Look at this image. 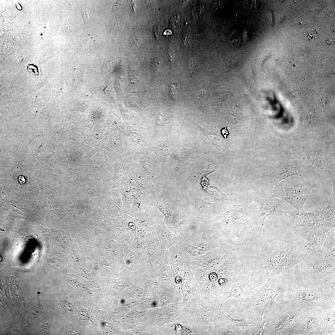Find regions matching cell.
Here are the masks:
<instances>
[{
  "label": "cell",
  "instance_id": "f1b7e54d",
  "mask_svg": "<svg viewBox=\"0 0 335 335\" xmlns=\"http://www.w3.org/2000/svg\"><path fill=\"white\" fill-rule=\"evenodd\" d=\"M189 263L194 278L200 286L208 280V275L211 272L208 268L197 260Z\"/></svg>",
  "mask_w": 335,
  "mask_h": 335
},
{
  "label": "cell",
  "instance_id": "ee69618b",
  "mask_svg": "<svg viewBox=\"0 0 335 335\" xmlns=\"http://www.w3.org/2000/svg\"><path fill=\"white\" fill-rule=\"evenodd\" d=\"M268 16L269 20L270 21L271 23H272V22L273 21V13L271 12H270Z\"/></svg>",
  "mask_w": 335,
  "mask_h": 335
},
{
  "label": "cell",
  "instance_id": "277c9868",
  "mask_svg": "<svg viewBox=\"0 0 335 335\" xmlns=\"http://www.w3.org/2000/svg\"><path fill=\"white\" fill-rule=\"evenodd\" d=\"M294 272L295 282L298 284L322 285L324 279L335 274V261L328 259L308 247L306 258L296 266Z\"/></svg>",
  "mask_w": 335,
  "mask_h": 335
},
{
  "label": "cell",
  "instance_id": "ac0fdd59",
  "mask_svg": "<svg viewBox=\"0 0 335 335\" xmlns=\"http://www.w3.org/2000/svg\"><path fill=\"white\" fill-rule=\"evenodd\" d=\"M191 195L195 205L194 214L199 221L204 220L210 222L221 213L222 203L207 202L194 194Z\"/></svg>",
  "mask_w": 335,
  "mask_h": 335
},
{
  "label": "cell",
  "instance_id": "30bf717a",
  "mask_svg": "<svg viewBox=\"0 0 335 335\" xmlns=\"http://www.w3.org/2000/svg\"><path fill=\"white\" fill-rule=\"evenodd\" d=\"M286 203V201L272 196L264 190L255 193L249 205L253 226L263 228L266 218L270 215H277L278 207Z\"/></svg>",
  "mask_w": 335,
  "mask_h": 335
},
{
  "label": "cell",
  "instance_id": "d6a6232c",
  "mask_svg": "<svg viewBox=\"0 0 335 335\" xmlns=\"http://www.w3.org/2000/svg\"><path fill=\"white\" fill-rule=\"evenodd\" d=\"M61 306L64 313L69 315H71L73 312V306L72 305L65 300L62 301L60 303Z\"/></svg>",
  "mask_w": 335,
  "mask_h": 335
},
{
  "label": "cell",
  "instance_id": "ab89813d",
  "mask_svg": "<svg viewBox=\"0 0 335 335\" xmlns=\"http://www.w3.org/2000/svg\"><path fill=\"white\" fill-rule=\"evenodd\" d=\"M196 63L195 58H193L190 59L189 62V67L190 69H193Z\"/></svg>",
  "mask_w": 335,
  "mask_h": 335
},
{
  "label": "cell",
  "instance_id": "d6986e66",
  "mask_svg": "<svg viewBox=\"0 0 335 335\" xmlns=\"http://www.w3.org/2000/svg\"><path fill=\"white\" fill-rule=\"evenodd\" d=\"M165 251L162 250L154 229L150 239L145 244L143 265L150 266H157L164 258Z\"/></svg>",
  "mask_w": 335,
  "mask_h": 335
},
{
  "label": "cell",
  "instance_id": "4fadbf2b",
  "mask_svg": "<svg viewBox=\"0 0 335 335\" xmlns=\"http://www.w3.org/2000/svg\"><path fill=\"white\" fill-rule=\"evenodd\" d=\"M262 284L256 279L253 273L250 272L236 280L229 290L221 293V297L224 302L231 297L237 298L240 302L238 313L242 303L247 304L250 302L254 289Z\"/></svg>",
  "mask_w": 335,
  "mask_h": 335
},
{
  "label": "cell",
  "instance_id": "ffe728a7",
  "mask_svg": "<svg viewBox=\"0 0 335 335\" xmlns=\"http://www.w3.org/2000/svg\"><path fill=\"white\" fill-rule=\"evenodd\" d=\"M228 248H217L212 249L197 260L208 268L211 272L217 273L223 264Z\"/></svg>",
  "mask_w": 335,
  "mask_h": 335
},
{
  "label": "cell",
  "instance_id": "8992f818",
  "mask_svg": "<svg viewBox=\"0 0 335 335\" xmlns=\"http://www.w3.org/2000/svg\"><path fill=\"white\" fill-rule=\"evenodd\" d=\"M267 307L270 311L265 316L264 335H287L301 316V309L292 301L281 300Z\"/></svg>",
  "mask_w": 335,
  "mask_h": 335
},
{
  "label": "cell",
  "instance_id": "7402d4cb",
  "mask_svg": "<svg viewBox=\"0 0 335 335\" xmlns=\"http://www.w3.org/2000/svg\"><path fill=\"white\" fill-rule=\"evenodd\" d=\"M220 315L222 318L226 328L235 335H252L250 329V321L249 318L242 315L241 319H234L229 315H226L222 309Z\"/></svg>",
  "mask_w": 335,
  "mask_h": 335
},
{
  "label": "cell",
  "instance_id": "7dc6e473",
  "mask_svg": "<svg viewBox=\"0 0 335 335\" xmlns=\"http://www.w3.org/2000/svg\"><path fill=\"white\" fill-rule=\"evenodd\" d=\"M124 302H125V301H124V300H121V303H124Z\"/></svg>",
  "mask_w": 335,
  "mask_h": 335
},
{
  "label": "cell",
  "instance_id": "7c38bea8",
  "mask_svg": "<svg viewBox=\"0 0 335 335\" xmlns=\"http://www.w3.org/2000/svg\"><path fill=\"white\" fill-rule=\"evenodd\" d=\"M295 175L306 176L302 169L301 162L292 156H286L271 173L263 176L264 190L276 185L283 180Z\"/></svg>",
  "mask_w": 335,
  "mask_h": 335
},
{
  "label": "cell",
  "instance_id": "603a6c76",
  "mask_svg": "<svg viewBox=\"0 0 335 335\" xmlns=\"http://www.w3.org/2000/svg\"><path fill=\"white\" fill-rule=\"evenodd\" d=\"M315 213V211L307 212L304 210L299 211L297 210L289 211L278 209L277 212V215L285 219L288 222V227L293 230L298 227H302L304 222L307 219L313 217Z\"/></svg>",
  "mask_w": 335,
  "mask_h": 335
},
{
  "label": "cell",
  "instance_id": "d590c367",
  "mask_svg": "<svg viewBox=\"0 0 335 335\" xmlns=\"http://www.w3.org/2000/svg\"><path fill=\"white\" fill-rule=\"evenodd\" d=\"M174 51L172 47H170L168 49L167 55L169 60L172 61L174 57Z\"/></svg>",
  "mask_w": 335,
  "mask_h": 335
},
{
  "label": "cell",
  "instance_id": "ba28073f",
  "mask_svg": "<svg viewBox=\"0 0 335 335\" xmlns=\"http://www.w3.org/2000/svg\"><path fill=\"white\" fill-rule=\"evenodd\" d=\"M250 272L239 250L228 249L224 262L217 272L221 293L228 291L236 280Z\"/></svg>",
  "mask_w": 335,
  "mask_h": 335
},
{
  "label": "cell",
  "instance_id": "8fae6325",
  "mask_svg": "<svg viewBox=\"0 0 335 335\" xmlns=\"http://www.w3.org/2000/svg\"><path fill=\"white\" fill-rule=\"evenodd\" d=\"M319 187L316 184H312L308 187L298 188L278 184L265 190L272 196L288 202L296 210L303 211V207L306 200L317 193Z\"/></svg>",
  "mask_w": 335,
  "mask_h": 335
},
{
  "label": "cell",
  "instance_id": "8d00e7d4",
  "mask_svg": "<svg viewBox=\"0 0 335 335\" xmlns=\"http://www.w3.org/2000/svg\"><path fill=\"white\" fill-rule=\"evenodd\" d=\"M208 280L212 282H217V273L213 272H211L208 275Z\"/></svg>",
  "mask_w": 335,
  "mask_h": 335
},
{
  "label": "cell",
  "instance_id": "4316f807",
  "mask_svg": "<svg viewBox=\"0 0 335 335\" xmlns=\"http://www.w3.org/2000/svg\"><path fill=\"white\" fill-rule=\"evenodd\" d=\"M317 251L327 259L335 261V227L327 233L324 242Z\"/></svg>",
  "mask_w": 335,
  "mask_h": 335
},
{
  "label": "cell",
  "instance_id": "e0dca14e",
  "mask_svg": "<svg viewBox=\"0 0 335 335\" xmlns=\"http://www.w3.org/2000/svg\"><path fill=\"white\" fill-rule=\"evenodd\" d=\"M163 218L162 214L159 211H154L151 221L159 240L161 249L166 251L175 243L176 237L166 226Z\"/></svg>",
  "mask_w": 335,
  "mask_h": 335
},
{
  "label": "cell",
  "instance_id": "2e32d148",
  "mask_svg": "<svg viewBox=\"0 0 335 335\" xmlns=\"http://www.w3.org/2000/svg\"><path fill=\"white\" fill-rule=\"evenodd\" d=\"M267 306L264 305L262 302L254 304L250 302L247 304H244L245 311L241 314L249 318L250 329L252 335H264V327L266 321L263 319V317Z\"/></svg>",
  "mask_w": 335,
  "mask_h": 335
},
{
  "label": "cell",
  "instance_id": "b9f144b4",
  "mask_svg": "<svg viewBox=\"0 0 335 335\" xmlns=\"http://www.w3.org/2000/svg\"><path fill=\"white\" fill-rule=\"evenodd\" d=\"M159 61L157 60L156 59H155L154 62H153L152 66L154 70H156L158 68H159Z\"/></svg>",
  "mask_w": 335,
  "mask_h": 335
},
{
  "label": "cell",
  "instance_id": "4dcf8cb0",
  "mask_svg": "<svg viewBox=\"0 0 335 335\" xmlns=\"http://www.w3.org/2000/svg\"><path fill=\"white\" fill-rule=\"evenodd\" d=\"M317 123L316 118L313 113L309 112L306 115L305 123L307 127L310 128L314 127Z\"/></svg>",
  "mask_w": 335,
  "mask_h": 335
},
{
  "label": "cell",
  "instance_id": "6da1fadb",
  "mask_svg": "<svg viewBox=\"0 0 335 335\" xmlns=\"http://www.w3.org/2000/svg\"><path fill=\"white\" fill-rule=\"evenodd\" d=\"M307 248L294 230L265 233L239 248L250 272L263 284L270 279L295 273L296 266L305 259Z\"/></svg>",
  "mask_w": 335,
  "mask_h": 335
},
{
  "label": "cell",
  "instance_id": "74e56055",
  "mask_svg": "<svg viewBox=\"0 0 335 335\" xmlns=\"http://www.w3.org/2000/svg\"><path fill=\"white\" fill-rule=\"evenodd\" d=\"M79 317L83 319H87L88 318V315L87 312L83 310H81L79 313Z\"/></svg>",
  "mask_w": 335,
  "mask_h": 335
},
{
  "label": "cell",
  "instance_id": "7bdbcfd3",
  "mask_svg": "<svg viewBox=\"0 0 335 335\" xmlns=\"http://www.w3.org/2000/svg\"><path fill=\"white\" fill-rule=\"evenodd\" d=\"M18 181L20 183L23 184L25 182V177L23 176H20L18 178Z\"/></svg>",
  "mask_w": 335,
  "mask_h": 335
},
{
  "label": "cell",
  "instance_id": "bcb514c9",
  "mask_svg": "<svg viewBox=\"0 0 335 335\" xmlns=\"http://www.w3.org/2000/svg\"><path fill=\"white\" fill-rule=\"evenodd\" d=\"M332 41L331 40H328L327 42V43L328 44H330L331 43H332Z\"/></svg>",
  "mask_w": 335,
  "mask_h": 335
},
{
  "label": "cell",
  "instance_id": "9c48e42d",
  "mask_svg": "<svg viewBox=\"0 0 335 335\" xmlns=\"http://www.w3.org/2000/svg\"><path fill=\"white\" fill-rule=\"evenodd\" d=\"M292 289L293 301L301 309L312 306L323 307L335 294L330 288L323 285H306L295 282L292 284Z\"/></svg>",
  "mask_w": 335,
  "mask_h": 335
},
{
  "label": "cell",
  "instance_id": "e575fe53",
  "mask_svg": "<svg viewBox=\"0 0 335 335\" xmlns=\"http://www.w3.org/2000/svg\"><path fill=\"white\" fill-rule=\"evenodd\" d=\"M170 94L174 99H176L178 95L177 83H175L171 84L170 86Z\"/></svg>",
  "mask_w": 335,
  "mask_h": 335
},
{
  "label": "cell",
  "instance_id": "7a4b0ae2",
  "mask_svg": "<svg viewBox=\"0 0 335 335\" xmlns=\"http://www.w3.org/2000/svg\"><path fill=\"white\" fill-rule=\"evenodd\" d=\"M228 209L222 213L219 222H209L210 229L230 247L237 248L247 240L246 236L253 226L249 206L229 203Z\"/></svg>",
  "mask_w": 335,
  "mask_h": 335
},
{
  "label": "cell",
  "instance_id": "484cf974",
  "mask_svg": "<svg viewBox=\"0 0 335 335\" xmlns=\"http://www.w3.org/2000/svg\"><path fill=\"white\" fill-rule=\"evenodd\" d=\"M324 218L331 223H335V190L327 194L316 209Z\"/></svg>",
  "mask_w": 335,
  "mask_h": 335
},
{
  "label": "cell",
  "instance_id": "cb8c5ba5",
  "mask_svg": "<svg viewBox=\"0 0 335 335\" xmlns=\"http://www.w3.org/2000/svg\"><path fill=\"white\" fill-rule=\"evenodd\" d=\"M324 312V325L321 331V335L335 334V294L328 300L323 307Z\"/></svg>",
  "mask_w": 335,
  "mask_h": 335
},
{
  "label": "cell",
  "instance_id": "3957f363",
  "mask_svg": "<svg viewBox=\"0 0 335 335\" xmlns=\"http://www.w3.org/2000/svg\"><path fill=\"white\" fill-rule=\"evenodd\" d=\"M223 302L220 297L211 301L199 292L183 303L182 313L196 335H210L213 323L220 314Z\"/></svg>",
  "mask_w": 335,
  "mask_h": 335
},
{
  "label": "cell",
  "instance_id": "5b68a950",
  "mask_svg": "<svg viewBox=\"0 0 335 335\" xmlns=\"http://www.w3.org/2000/svg\"><path fill=\"white\" fill-rule=\"evenodd\" d=\"M175 243L181 248L188 262L197 260L212 249L229 248L226 243L207 226H199L189 234L176 237Z\"/></svg>",
  "mask_w": 335,
  "mask_h": 335
},
{
  "label": "cell",
  "instance_id": "9a60e30c",
  "mask_svg": "<svg viewBox=\"0 0 335 335\" xmlns=\"http://www.w3.org/2000/svg\"><path fill=\"white\" fill-rule=\"evenodd\" d=\"M329 143H324L322 147L315 148L305 145L303 149L307 159L308 168L313 174L321 170H328L329 162L328 155Z\"/></svg>",
  "mask_w": 335,
  "mask_h": 335
},
{
  "label": "cell",
  "instance_id": "52a82bcc",
  "mask_svg": "<svg viewBox=\"0 0 335 335\" xmlns=\"http://www.w3.org/2000/svg\"><path fill=\"white\" fill-rule=\"evenodd\" d=\"M295 282V274L270 279L258 289L253 290L250 302L270 305L281 300L293 301L292 284Z\"/></svg>",
  "mask_w": 335,
  "mask_h": 335
},
{
  "label": "cell",
  "instance_id": "44dd1931",
  "mask_svg": "<svg viewBox=\"0 0 335 335\" xmlns=\"http://www.w3.org/2000/svg\"><path fill=\"white\" fill-rule=\"evenodd\" d=\"M295 233L300 241L307 247L309 245L314 251L321 247L324 242L327 235L326 233L308 230L302 227L294 230Z\"/></svg>",
  "mask_w": 335,
  "mask_h": 335
},
{
  "label": "cell",
  "instance_id": "1f68e13d",
  "mask_svg": "<svg viewBox=\"0 0 335 335\" xmlns=\"http://www.w3.org/2000/svg\"><path fill=\"white\" fill-rule=\"evenodd\" d=\"M322 285L328 286L335 292V274L328 276L323 280Z\"/></svg>",
  "mask_w": 335,
  "mask_h": 335
},
{
  "label": "cell",
  "instance_id": "d4e9b609",
  "mask_svg": "<svg viewBox=\"0 0 335 335\" xmlns=\"http://www.w3.org/2000/svg\"><path fill=\"white\" fill-rule=\"evenodd\" d=\"M315 211L313 217L306 220L302 227L307 230L326 233L335 227V223H330L319 214L316 209Z\"/></svg>",
  "mask_w": 335,
  "mask_h": 335
},
{
  "label": "cell",
  "instance_id": "836d02e7",
  "mask_svg": "<svg viewBox=\"0 0 335 335\" xmlns=\"http://www.w3.org/2000/svg\"><path fill=\"white\" fill-rule=\"evenodd\" d=\"M81 12L83 20L86 22H88L91 19V13L87 7L83 8Z\"/></svg>",
  "mask_w": 335,
  "mask_h": 335
},
{
  "label": "cell",
  "instance_id": "83f0119b",
  "mask_svg": "<svg viewBox=\"0 0 335 335\" xmlns=\"http://www.w3.org/2000/svg\"><path fill=\"white\" fill-rule=\"evenodd\" d=\"M204 190L207 195L216 203L228 204L230 203L233 197V193H225L216 186H208Z\"/></svg>",
  "mask_w": 335,
  "mask_h": 335
},
{
  "label": "cell",
  "instance_id": "f546056e",
  "mask_svg": "<svg viewBox=\"0 0 335 335\" xmlns=\"http://www.w3.org/2000/svg\"><path fill=\"white\" fill-rule=\"evenodd\" d=\"M166 252L170 264L183 262L186 260L182 249L178 244L175 243L172 244Z\"/></svg>",
  "mask_w": 335,
  "mask_h": 335
},
{
  "label": "cell",
  "instance_id": "5bb4252c",
  "mask_svg": "<svg viewBox=\"0 0 335 335\" xmlns=\"http://www.w3.org/2000/svg\"><path fill=\"white\" fill-rule=\"evenodd\" d=\"M323 308L319 306H312L301 310L299 320L303 329L310 335H321L324 325Z\"/></svg>",
  "mask_w": 335,
  "mask_h": 335
},
{
  "label": "cell",
  "instance_id": "f6af8a7d",
  "mask_svg": "<svg viewBox=\"0 0 335 335\" xmlns=\"http://www.w3.org/2000/svg\"><path fill=\"white\" fill-rule=\"evenodd\" d=\"M152 305L153 306H156V302H152Z\"/></svg>",
  "mask_w": 335,
  "mask_h": 335
},
{
  "label": "cell",
  "instance_id": "60d3db41",
  "mask_svg": "<svg viewBox=\"0 0 335 335\" xmlns=\"http://www.w3.org/2000/svg\"><path fill=\"white\" fill-rule=\"evenodd\" d=\"M182 277L181 276H176L174 277V281L177 284H180L182 281Z\"/></svg>",
  "mask_w": 335,
  "mask_h": 335
},
{
  "label": "cell",
  "instance_id": "f35d334b",
  "mask_svg": "<svg viewBox=\"0 0 335 335\" xmlns=\"http://www.w3.org/2000/svg\"><path fill=\"white\" fill-rule=\"evenodd\" d=\"M154 32L157 39H158L160 36L159 30L157 26H155L154 28Z\"/></svg>",
  "mask_w": 335,
  "mask_h": 335
}]
</instances>
